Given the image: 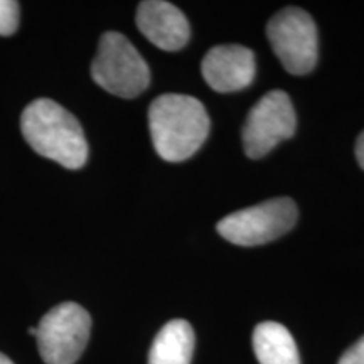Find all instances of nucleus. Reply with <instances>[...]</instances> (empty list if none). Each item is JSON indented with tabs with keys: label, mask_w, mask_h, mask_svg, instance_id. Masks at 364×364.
Here are the masks:
<instances>
[{
	"label": "nucleus",
	"mask_w": 364,
	"mask_h": 364,
	"mask_svg": "<svg viewBox=\"0 0 364 364\" xmlns=\"http://www.w3.org/2000/svg\"><path fill=\"white\" fill-rule=\"evenodd\" d=\"M0 364H14V363L11 361V359H9V358L6 356V354L0 353Z\"/></svg>",
	"instance_id": "15"
},
{
	"label": "nucleus",
	"mask_w": 364,
	"mask_h": 364,
	"mask_svg": "<svg viewBox=\"0 0 364 364\" xmlns=\"http://www.w3.org/2000/svg\"><path fill=\"white\" fill-rule=\"evenodd\" d=\"M194 331L188 321L174 318L159 331L149 353V364H191Z\"/></svg>",
	"instance_id": "10"
},
{
	"label": "nucleus",
	"mask_w": 364,
	"mask_h": 364,
	"mask_svg": "<svg viewBox=\"0 0 364 364\" xmlns=\"http://www.w3.org/2000/svg\"><path fill=\"white\" fill-rule=\"evenodd\" d=\"M22 135L39 156L66 169H81L88 159V144L76 117L48 98L34 100L21 117Z\"/></svg>",
	"instance_id": "2"
},
{
	"label": "nucleus",
	"mask_w": 364,
	"mask_h": 364,
	"mask_svg": "<svg viewBox=\"0 0 364 364\" xmlns=\"http://www.w3.org/2000/svg\"><path fill=\"white\" fill-rule=\"evenodd\" d=\"M136 27L150 43L164 51H179L191 38V27L184 12L164 0L140 2L136 9Z\"/></svg>",
	"instance_id": "9"
},
{
	"label": "nucleus",
	"mask_w": 364,
	"mask_h": 364,
	"mask_svg": "<svg viewBox=\"0 0 364 364\" xmlns=\"http://www.w3.org/2000/svg\"><path fill=\"white\" fill-rule=\"evenodd\" d=\"M203 78L215 91L231 93L253 83L257 61L252 49L240 44L215 46L208 51L201 65Z\"/></svg>",
	"instance_id": "8"
},
{
	"label": "nucleus",
	"mask_w": 364,
	"mask_h": 364,
	"mask_svg": "<svg viewBox=\"0 0 364 364\" xmlns=\"http://www.w3.org/2000/svg\"><path fill=\"white\" fill-rule=\"evenodd\" d=\"M299 209L290 198H275L240 209L218 223V233L240 247L265 245L285 235L295 226Z\"/></svg>",
	"instance_id": "4"
},
{
	"label": "nucleus",
	"mask_w": 364,
	"mask_h": 364,
	"mask_svg": "<svg viewBox=\"0 0 364 364\" xmlns=\"http://www.w3.org/2000/svg\"><path fill=\"white\" fill-rule=\"evenodd\" d=\"M356 159L358 164L361 166V169L364 171V130L359 134L358 142H356Z\"/></svg>",
	"instance_id": "14"
},
{
	"label": "nucleus",
	"mask_w": 364,
	"mask_h": 364,
	"mask_svg": "<svg viewBox=\"0 0 364 364\" xmlns=\"http://www.w3.org/2000/svg\"><path fill=\"white\" fill-rule=\"evenodd\" d=\"M91 317L75 302L59 304L41 318L36 339L46 364H75L90 339Z\"/></svg>",
	"instance_id": "6"
},
{
	"label": "nucleus",
	"mask_w": 364,
	"mask_h": 364,
	"mask_svg": "<svg viewBox=\"0 0 364 364\" xmlns=\"http://www.w3.org/2000/svg\"><path fill=\"white\" fill-rule=\"evenodd\" d=\"M91 78L120 98H135L149 88L150 70L135 46L120 33H105L91 63Z\"/></svg>",
	"instance_id": "3"
},
{
	"label": "nucleus",
	"mask_w": 364,
	"mask_h": 364,
	"mask_svg": "<svg viewBox=\"0 0 364 364\" xmlns=\"http://www.w3.org/2000/svg\"><path fill=\"white\" fill-rule=\"evenodd\" d=\"M297 115L289 95L273 90L258 100L243 127V149L250 159L265 157L282 140L294 136Z\"/></svg>",
	"instance_id": "7"
},
{
	"label": "nucleus",
	"mask_w": 364,
	"mask_h": 364,
	"mask_svg": "<svg viewBox=\"0 0 364 364\" xmlns=\"http://www.w3.org/2000/svg\"><path fill=\"white\" fill-rule=\"evenodd\" d=\"M338 364H364V336L341 356Z\"/></svg>",
	"instance_id": "13"
},
{
	"label": "nucleus",
	"mask_w": 364,
	"mask_h": 364,
	"mask_svg": "<svg viewBox=\"0 0 364 364\" xmlns=\"http://www.w3.org/2000/svg\"><path fill=\"white\" fill-rule=\"evenodd\" d=\"M19 27V2L0 0V36H11Z\"/></svg>",
	"instance_id": "12"
},
{
	"label": "nucleus",
	"mask_w": 364,
	"mask_h": 364,
	"mask_svg": "<svg viewBox=\"0 0 364 364\" xmlns=\"http://www.w3.org/2000/svg\"><path fill=\"white\" fill-rule=\"evenodd\" d=\"M253 349L260 364H300L297 344L279 322H262L253 331Z\"/></svg>",
	"instance_id": "11"
},
{
	"label": "nucleus",
	"mask_w": 364,
	"mask_h": 364,
	"mask_svg": "<svg viewBox=\"0 0 364 364\" xmlns=\"http://www.w3.org/2000/svg\"><path fill=\"white\" fill-rule=\"evenodd\" d=\"M267 38L290 75H309L317 65V27L306 11L285 7L268 21Z\"/></svg>",
	"instance_id": "5"
},
{
	"label": "nucleus",
	"mask_w": 364,
	"mask_h": 364,
	"mask_svg": "<svg viewBox=\"0 0 364 364\" xmlns=\"http://www.w3.org/2000/svg\"><path fill=\"white\" fill-rule=\"evenodd\" d=\"M149 127L159 156L167 162H182L206 142L209 117L198 98L167 93L150 105Z\"/></svg>",
	"instance_id": "1"
}]
</instances>
